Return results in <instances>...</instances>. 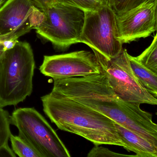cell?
<instances>
[{"instance_id":"ffe728a7","label":"cell","mask_w":157,"mask_h":157,"mask_svg":"<svg viewBox=\"0 0 157 157\" xmlns=\"http://www.w3.org/2000/svg\"><path fill=\"white\" fill-rule=\"evenodd\" d=\"M0 156L16 157V155L7 144L0 148Z\"/></svg>"},{"instance_id":"7402d4cb","label":"cell","mask_w":157,"mask_h":157,"mask_svg":"<svg viewBox=\"0 0 157 157\" xmlns=\"http://www.w3.org/2000/svg\"><path fill=\"white\" fill-rule=\"evenodd\" d=\"M156 1V26H157V0Z\"/></svg>"},{"instance_id":"d6986e66","label":"cell","mask_w":157,"mask_h":157,"mask_svg":"<svg viewBox=\"0 0 157 157\" xmlns=\"http://www.w3.org/2000/svg\"><path fill=\"white\" fill-rule=\"evenodd\" d=\"M33 1L42 10H44L48 6L56 2L55 0H33Z\"/></svg>"},{"instance_id":"8992f818","label":"cell","mask_w":157,"mask_h":157,"mask_svg":"<svg viewBox=\"0 0 157 157\" xmlns=\"http://www.w3.org/2000/svg\"><path fill=\"white\" fill-rule=\"evenodd\" d=\"M79 42L85 43L108 58L117 56L123 49L117 17L109 5L85 12Z\"/></svg>"},{"instance_id":"603a6c76","label":"cell","mask_w":157,"mask_h":157,"mask_svg":"<svg viewBox=\"0 0 157 157\" xmlns=\"http://www.w3.org/2000/svg\"><path fill=\"white\" fill-rule=\"evenodd\" d=\"M156 115L157 116V111L156 112Z\"/></svg>"},{"instance_id":"5bb4252c","label":"cell","mask_w":157,"mask_h":157,"mask_svg":"<svg viewBox=\"0 0 157 157\" xmlns=\"http://www.w3.org/2000/svg\"><path fill=\"white\" fill-rule=\"evenodd\" d=\"M12 150L15 155L20 157H40L38 154L19 136L12 133L10 136Z\"/></svg>"},{"instance_id":"8fae6325","label":"cell","mask_w":157,"mask_h":157,"mask_svg":"<svg viewBox=\"0 0 157 157\" xmlns=\"http://www.w3.org/2000/svg\"><path fill=\"white\" fill-rule=\"evenodd\" d=\"M132 69L142 85L157 98V74L142 64L136 57L129 54Z\"/></svg>"},{"instance_id":"ba28073f","label":"cell","mask_w":157,"mask_h":157,"mask_svg":"<svg viewBox=\"0 0 157 157\" xmlns=\"http://www.w3.org/2000/svg\"><path fill=\"white\" fill-rule=\"evenodd\" d=\"M156 1L150 0L124 14L116 16L123 44L147 37L156 31Z\"/></svg>"},{"instance_id":"4fadbf2b","label":"cell","mask_w":157,"mask_h":157,"mask_svg":"<svg viewBox=\"0 0 157 157\" xmlns=\"http://www.w3.org/2000/svg\"><path fill=\"white\" fill-rule=\"evenodd\" d=\"M136 57L144 65L157 74V32L151 45Z\"/></svg>"},{"instance_id":"ac0fdd59","label":"cell","mask_w":157,"mask_h":157,"mask_svg":"<svg viewBox=\"0 0 157 157\" xmlns=\"http://www.w3.org/2000/svg\"><path fill=\"white\" fill-rule=\"evenodd\" d=\"M88 157H137L136 155H126L123 154H118L111 151L107 148L95 146L90 151L87 155Z\"/></svg>"},{"instance_id":"44dd1931","label":"cell","mask_w":157,"mask_h":157,"mask_svg":"<svg viewBox=\"0 0 157 157\" xmlns=\"http://www.w3.org/2000/svg\"><path fill=\"white\" fill-rule=\"evenodd\" d=\"M6 1V0H0V7L2 6L5 3Z\"/></svg>"},{"instance_id":"5b68a950","label":"cell","mask_w":157,"mask_h":157,"mask_svg":"<svg viewBox=\"0 0 157 157\" xmlns=\"http://www.w3.org/2000/svg\"><path fill=\"white\" fill-rule=\"evenodd\" d=\"M115 94L124 101L132 103L157 106V98L140 83L130 63L129 53L123 48L115 57L108 58L92 49Z\"/></svg>"},{"instance_id":"e0dca14e","label":"cell","mask_w":157,"mask_h":157,"mask_svg":"<svg viewBox=\"0 0 157 157\" xmlns=\"http://www.w3.org/2000/svg\"><path fill=\"white\" fill-rule=\"evenodd\" d=\"M10 115L7 111L0 107V148L8 144L11 132Z\"/></svg>"},{"instance_id":"9a60e30c","label":"cell","mask_w":157,"mask_h":157,"mask_svg":"<svg viewBox=\"0 0 157 157\" xmlns=\"http://www.w3.org/2000/svg\"><path fill=\"white\" fill-rule=\"evenodd\" d=\"M150 0H109V5L116 16L124 14Z\"/></svg>"},{"instance_id":"7a4b0ae2","label":"cell","mask_w":157,"mask_h":157,"mask_svg":"<svg viewBox=\"0 0 157 157\" xmlns=\"http://www.w3.org/2000/svg\"><path fill=\"white\" fill-rule=\"evenodd\" d=\"M34 53L26 41H18L0 60V107L16 106L33 91Z\"/></svg>"},{"instance_id":"6da1fadb","label":"cell","mask_w":157,"mask_h":157,"mask_svg":"<svg viewBox=\"0 0 157 157\" xmlns=\"http://www.w3.org/2000/svg\"><path fill=\"white\" fill-rule=\"evenodd\" d=\"M43 111L62 131L75 134L95 146L124 147L115 122L102 113L73 100L49 93L41 98Z\"/></svg>"},{"instance_id":"52a82bcc","label":"cell","mask_w":157,"mask_h":157,"mask_svg":"<svg viewBox=\"0 0 157 157\" xmlns=\"http://www.w3.org/2000/svg\"><path fill=\"white\" fill-rule=\"evenodd\" d=\"M40 71L44 75L56 80L99 74L101 68L94 53L81 50L44 56Z\"/></svg>"},{"instance_id":"7c38bea8","label":"cell","mask_w":157,"mask_h":157,"mask_svg":"<svg viewBox=\"0 0 157 157\" xmlns=\"http://www.w3.org/2000/svg\"><path fill=\"white\" fill-rule=\"evenodd\" d=\"M31 30L29 28L23 27L7 34L0 35V60L6 51L12 49L18 42L20 37Z\"/></svg>"},{"instance_id":"30bf717a","label":"cell","mask_w":157,"mask_h":157,"mask_svg":"<svg viewBox=\"0 0 157 157\" xmlns=\"http://www.w3.org/2000/svg\"><path fill=\"white\" fill-rule=\"evenodd\" d=\"M115 125L124 148L137 157H157V148L153 144L120 124L115 122Z\"/></svg>"},{"instance_id":"2e32d148","label":"cell","mask_w":157,"mask_h":157,"mask_svg":"<svg viewBox=\"0 0 157 157\" xmlns=\"http://www.w3.org/2000/svg\"><path fill=\"white\" fill-rule=\"evenodd\" d=\"M58 2L74 6L85 12L97 10L109 5V0H55Z\"/></svg>"},{"instance_id":"277c9868","label":"cell","mask_w":157,"mask_h":157,"mask_svg":"<svg viewBox=\"0 0 157 157\" xmlns=\"http://www.w3.org/2000/svg\"><path fill=\"white\" fill-rule=\"evenodd\" d=\"M44 18L35 29L57 50L65 51L79 43L84 27L85 12L74 6L55 2L42 10Z\"/></svg>"},{"instance_id":"9c48e42d","label":"cell","mask_w":157,"mask_h":157,"mask_svg":"<svg viewBox=\"0 0 157 157\" xmlns=\"http://www.w3.org/2000/svg\"><path fill=\"white\" fill-rule=\"evenodd\" d=\"M44 16L33 0H7L0 8V35L23 27L35 29Z\"/></svg>"},{"instance_id":"3957f363","label":"cell","mask_w":157,"mask_h":157,"mask_svg":"<svg viewBox=\"0 0 157 157\" xmlns=\"http://www.w3.org/2000/svg\"><path fill=\"white\" fill-rule=\"evenodd\" d=\"M18 136L40 157H71L70 152L47 120L34 108H19L10 116Z\"/></svg>"}]
</instances>
